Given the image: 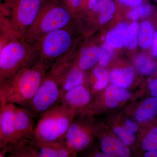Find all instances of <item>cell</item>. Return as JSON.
<instances>
[{"label":"cell","instance_id":"cell-1","mask_svg":"<svg viewBox=\"0 0 157 157\" xmlns=\"http://www.w3.org/2000/svg\"><path fill=\"white\" fill-rule=\"evenodd\" d=\"M49 69L44 63L34 62L3 82L5 104L27 107Z\"/></svg>","mask_w":157,"mask_h":157},{"label":"cell","instance_id":"cell-2","mask_svg":"<svg viewBox=\"0 0 157 157\" xmlns=\"http://www.w3.org/2000/svg\"><path fill=\"white\" fill-rule=\"evenodd\" d=\"M72 113L71 109L60 103L43 113L38 117L33 139L40 142L64 141Z\"/></svg>","mask_w":157,"mask_h":157},{"label":"cell","instance_id":"cell-3","mask_svg":"<svg viewBox=\"0 0 157 157\" xmlns=\"http://www.w3.org/2000/svg\"><path fill=\"white\" fill-rule=\"evenodd\" d=\"M71 19V12L59 3L51 2L42 4L35 21L23 39L33 45L46 34L69 25Z\"/></svg>","mask_w":157,"mask_h":157},{"label":"cell","instance_id":"cell-4","mask_svg":"<svg viewBox=\"0 0 157 157\" xmlns=\"http://www.w3.org/2000/svg\"><path fill=\"white\" fill-rule=\"evenodd\" d=\"M65 58L56 62L45 74L36 94L27 108L36 117L59 104L60 81L66 65Z\"/></svg>","mask_w":157,"mask_h":157},{"label":"cell","instance_id":"cell-5","mask_svg":"<svg viewBox=\"0 0 157 157\" xmlns=\"http://www.w3.org/2000/svg\"><path fill=\"white\" fill-rule=\"evenodd\" d=\"M33 63V45L15 35L5 43L0 51V82L6 81Z\"/></svg>","mask_w":157,"mask_h":157},{"label":"cell","instance_id":"cell-6","mask_svg":"<svg viewBox=\"0 0 157 157\" xmlns=\"http://www.w3.org/2000/svg\"><path fill=\"white\" fill-rule=\"evenodd\" d=\"M68 26L46 34L33 45L34 63H44L50 68L57 61L64 57L73 40Z\"/></svg>","mask_w":157,"mask_h":157},{"label":"cell","instance_id":"cell-7","mask_svg":"<svg viewBox=\"0 0 157 157\" xmlns=\"http://www.w3.org/2000/svg\"><path fill=\"white\" fill-rule=\"evenodd\" d=\"M42 5V0H17L9 14V24L12 30L23 38Z\"/></svg>","mask_w":157,"mask_h":157},{"label":"cell","instance_id":"cell-8","mask_svg":"<svg viewBox=\"0 0 157 157\" xmlns=\"http://www.w3.org/2000/svg\"><path fill=\"white\" fill-rule=\"evenodd\" d=\"M16 105L6 103L0 110V127L2 137L7 148L18 142L15 124Z\"/></svg>","mask_w":157,"mask_h":157},{"label":"cell","instance_id":"cell-9","mask_svg":"<svg viewBox=\"0 0 157 157\" xmlns=\"http://www.w3.org/2000/svg\"><path fill=\"white\" fill-rule=\"evenodd\" d=\"M36 116L27 107L16 105L15 124L18 140L17 143L33 138L36 123Z\"/></svg>","mask_w":157,"mask_h":157},{"label":"cell","instance_id":"cell-10","mask_svg":"<svg viewBox=\"0 0 157 157\" xmlns=\"http://www.w3.org/2000/svg\"><path fill=\"white\" fill-rule=\"evenodd\" d=\"M30 141L34 157H67L70 156L72 151L64 141L40 142L33 138Z\"/></svg>","mask_w":157,"mask_h":157},{"label":"cell","instance_id":"cell-11","mask_svg":"<svg viewBox=\"0 0 157 157\" xmlns=\"http://www.w3.org/2000/svg\"><path fill=\"white\" fill-rule=\"evenodd\" d=\"M91 139L86 129L80 123H71L65 137V142L72 151H80L89 145Z\"/></svg>","mask_w":157,"mask_h":157},{"label":"cell","instance_id":"cell-12","mask_svg":"<svg viewBox=\"0 0 157 157\" xmlns=\"http://www.w3.org/2000/svg\"><path fill=\"white\" fill-rule=\"evenodd\" d=\"M91 100L89 91L83 85L74 88L61 96L59 103L70 109L82 108L87 106Z\"/></svg>","mask_w":157,"mask_h":157},{"label":"cell","instance_id":"cell-13","mask_svg":"<svg viewBox=\"0 0 157 157\" xmlns=\"http://www.w3.org/2000/svg\"><path fill=\"white\" fill-rule=\"evenodd\" d=\"M67 68L66 64L62 73L60 81L61 96L70 90L84 84L85 81L84 71L77 67L70 69Z\"/></svg>","mask_w":157,"mask_h":157},{"label":"cell","instance_id":"cell-14","mask_svg":"<svg viewBox=\"0 0 157 157\" xmlns=\"http://www.w3.org/2000/svg\"><path fill=\"white\" fill-rule=\"evenodd\" d=\"M102 48L97 46H86L82 48L77 61L78 68L83 71L89 70L99 62L102 56Z\"/></svg>","mask_w":157,"mask_h":157},{"label":"cell","instance_id":"cell-15","mask_svg":"<svg viewBox=\"0 0 157 157\" xmlns=\"http://www.w3.org/2000/svg\"><path fill=\"white\" fill-rule=\"evenodd\" d=\"M101 148L102 151L110 157L130 156V151L126 145L113 137H104L101 141Z\"/></svg>","mask_w":157,"mask_h":157},{"label":"cell","instance_id":"cell-16","mask_svg":"<svg viewBox=\"0 0 157 157\" xmlns=\"http://www.w3.org/2000/svg\"><path fill=\"white\" fill-rule=\"evenodd\" d=\"M134 78V70L132 67L113 69L109 75L112 84L125 89L131 85Z\"/></svg>","mask_w":157,"mask_h":157},{"label":"cell","instance_id":"cell-17","mask_svg":"<svg viewBox=\"0 0 157 157\" xmlns=\"http://www.w3.org/2000/svg\"><path fill=\"white\" fill-rule=\"evenodd\" d=\"M130 94L125 88L112 85L107 88L105 93V104L108 108H115L119 103L127 101Z\"/></svg>","mask_w":157,"mask_h":157},{"label":"cell","instance_id":"cell-18","mask_svg":"<svg viewBox=\"0 0 157 157\" xmlns=\"http://www.w3.org/2000/svg\"><path fill=\"white\" fill-rule=\"evenodd\" d=\"M157 114V98L153 97L145 100L137 109L135 118L138 121L151 120Z\"/></svg>","mask_w":157,"mask_h":157},{"label":"cell","instance_id":"cell-19","mask_svg":"<svg viewBox=\"0 0 157 157\" xmlns=\"http://www.w3.org/2000/svg\"><path fill=\"white\" fill-rule=\"evenodd\" d=\"M127 23L118 24L114 28L109 31L106 35V43L114 48H121L124 46L125 34L128 27Z\"/></svg>","mask_w":157,"mask_h":157},{"label":"cell","instance_id":"cell-20","mask_svg":"<svg viewBox=\"0 0 157 157\" xmlns=\"http://www.w3.org/2000/svg\"><path fill=\"white\" fill-rule=\"evenodd\" d=\"M93 10L99 13V22L104 25L112 19L115 13L116 6L113 0H100Z\"/></svg>","mask_w":157,"mask_h":157},{"label":"cell","instance_id":"cell-21","mask_svg":"<svg viewBox=\"0 0 157 157\" xmlns=\"http://www.w3.org/2000/svg\"><path fill=\"white\" fill-rule=\"evenodd\" d=\"M155 33V28L151 21L145 20L140 25L138 45L143 49L151 47Z\"/></svg>","mask_w":157,"mask_h":157},{"label":"cell","instance_id":"cell-22","mask_svg":"<svg viewBox=\"0 0 157 157\" xmlns=\"http://www.w3.org/2000/svg\"><path fill=\"white\" fill-rule=\"evenodd\" d=\"M140 27V25L136 21H134L130 25H128L124 41V46L128 49L133 50L138 45V36Z\"/></svg>","mask_w":157,"mask_h":157},{"label":"cell","instance_id":"cell-23","mask_svg":"<svg viewBox=\"0 0 157 157\" xmlns=\"http://www.w3.org/2000/svg\"><path fill=\"white\" fill-rule=\"evenodd\" d=\"M135 64L138 71L142 75H150L155 70V63L144 54L137 56Z\"/></svg>","mask_w":157,"mask_h":157},{"label":"cell","instance_id":"cell-24","mask_svg":"<svg viewBox=\"0 0 157 157\" xmlns=\"http://www.w3.org/2000/svg\"><path fill=\"white\" fill-rule=\"evenodd\" d=\"M153 8L150 5H141L134 7L129 11L128 14V17L131 20L136 21L140 18L148 17L151 14Z\"/></svg>","mask_w":157,"mask_h":157},{"label":"cell","instance_id":"cell-25","mask_svg":"<svg viewBox=\"0 0 157 157\" xmlns=\"http://www.w3.org/2000/svg\"><path fill=\"white\" fill-rule=\"evenodd\" d=\"M93 73L96 78V82L94 86L95 89H103L107 85L109 81V75L108 72L103 68H96L94 70Z\"/></svg>","mask_w":157,"mask_h":157},{"label":"cell","instance_id":"cell-26","mask_svg":"<svg viewBox=\"0 0 157 157\" xmlns=\"http://www.w3.org/2000/svg\"><path fill=\"white\" fill-rule=\"evenodd\" d=\"M142 147L147 151L157 149V128L151 129L147 134L142 142Z\"/></svg>","mask_w":157,"mask_h":157},{"label":"cell","instance_id":"cell-27","mask_svg":"<svg viewBox=\"0 0 157 157\" xmlns=\"http://www.w3.org/2000/svg\"><path fill=\"white\" fill-rule=\"evenodd\" d=\"M113 131L125 145H131L135 141V134L129 131L124 127H116Z\"/></svg>","mask_w":157,"mask_h":157},{"label":"cell","instance_id":"cell-28","mask_svg":"<svg viewBox=\"0 0 157 157\" xmlns=\"http://www.w3.org/2000/svg\"><path fill=\"white\" fill-rule=\"evenodd\" d=\"M102 54L99 64L101 66L107 65L114 52V48L105 42L102 46Z\"/></svg>","mask_w":157,"mask_h":157},{"label":"cell","instance_id":"cell-29","mask_svg":"<svg viewBox=\"0 0 157 157\" xmlns=\"http://www.w3.org/2000/svg\"><path fill=\"white\" fill-rule=\"evenodd\" d=\"M118 1L122 5L134 8L142 5L143 0H118Z\"/></svg>","mask_w":157,"mask_h":157},{"label":"cell","instance_id":"cell-30","mask_svg":"<svg viewBox=\"0 0 157 157\" xmlns=\"http://www.w3.org/2000/svg\"><path fill=\"white\" fill-rule=\"evenodd\" d=\"M124 127L134 134H135L137 132V129H138V127H137V124L135 123L134 122L130 120H128L126 121Z\"/></svg>","mask_w":157,"mask_h":157},{"label":"cell","instance_id":"cell-31","mask_svg":"<svg viewBox=\"0 0 157 157\" xmlns=\"http://www.w3.org/2000/svg\"><path fill=\"white\" fill-rule=\"evenodd\" d=\"M152 55L155 57H157V32H155L154 37L151 46Z\"/></svg>","mask_w":157,"mask_h":157},{"label":"cell","instance_id":"cell-32","mask_svg":"<svg viewBox=\"0 0 157 157\" xmlns=\"http://www.w3.org/2000/svg\"><path fill=\"white\" fill-rule=\"evenodd\" d=\"M5 104L2 82H0V108Z\"/></svg>","mask_w":157,"mask_h":157},{"label":"cell","instance_id":"cell-33","mask_svg":"<svg viewBox=\"0 0 157 157\" xmlns=\"http://www.w3.org/2000/svg\"><path fill=\"white\" fill-rule=\"evenodd\" d=\"M70 6L74 9L79 8L81 6L82 0H67Z\"/></svg>","mask_w":157,"mask_h":157},{"label":"cell","instance_id":"cell-34","mask_svg":"<svg viewBox=\"0 0 157 157\" xmlns=\"http://www.w3.org/2000/svg\"><path fill=\"white\" fill-rule=\"evenodd\" d=\"M14 35H15V34L13 33L10 35L9 36V35H8L6 38L5 36H4L2 38L0 39V51H1V49H2V48L3 45H5V43H6L8 40L11 39V38L14 36Z\"/></svg>","mask_w":157,"mask_h":157},{"label":"cell","instance_id":"cell-35","mask_svg":"<svg viewBox=\"0 0 157 157\" xmlns=\"http://www.w3.org/2000/svg\"><path fill=\"white\" fill-rule=\"evenodd\" d=\"M1 108H0V110H1ZM7 147L3 140L2 132H1V127H0V150L3 151L6 153L7 152Z\"/></svg>","mask_w":157,"mask_h":157},{"label":"cell","instance_id":"cell-36","mask_svg":"<svg viewBox=\"0 0 157 157\" xmlns=\"http://www.w3.org/2000/svg\"><path fill=\"white\" fill-rule=\"evenodd\" d=\"M100 0H88V8L90 9H93L97 5Z\"/></svg>","mask_w":157,"mask_h":157},{"label":"cell","instance_id":"cell-37","mask_svg":"<svg viewBox=\"0 0 157 157\" xmlns=\"http://www.w3.org/2000/svg\"><path fill=\"white\" fill-rule=\"evenodd\" d=\"M149 88L151 91L157 90V78L150 82L149 84Z\"/></svg>","mask_w":157,"mask_h":157},{"label":"cell","instance_id":"cell-38","mask_svg":"<svg viewBox=\"0 0 157 157\" xmlns=\"http://www.w3.org/2000/svg\"><path fill=\"white\" fill-rule=\"evenodd\" d=\"M146 157H157V149L151 151H147L144 155Z\"/></svg>","mask_w":157,"mask_h":157},{"label":"cell","instance_id":"cell-39","mask_svg":"<svg viewBox=\"0 0 157 157\" xmlns=\"http://www.w3.org/2000/svg\"><path fill=\"white\" fill-rule=\"evenodd\" d=\"M95 157H109L110 156L109 155H107V154L105 153H99L97 154L96 155Z\"/></svg>","mask_w":157,"mask_h":157},{"label":"cell","instance_id":"cell-40","mask_svg":"<svg viewBox=\"0 0 157 157\" xmlns=\"http://www.w3.org/2000/svg\"><path fill=\"white\" fill-rule=\"evenodd\" d=\"M151 94L153 97H156L157 98V90H151Z\"/></svg>","mask_w":157,"mask_h":157},{"label":"cell","instance_id":"cell-41","mask_svg":"<svg viewBox=\"0 0 157 157\" xmlns=\"http://www.w3.org/2000/svg\"><path fill=\"white\" fill-rule=\"evenodd\" d=\"M6 154V152L0 150V157H5Z\"/></svg>","mask_w":157,"mask_h":157},{"label":"cell","instance_id":"cell-42","mask_svg":"<svg viewBox=\"0 0 157 157\" xmlns=\"http://www.w3.org/2000/svg\"><path fill=\"white\" fill-rule=\"evenodd\" d=\"M155 1V2H157V0H154Z\"/></svg>","mask_w":157,"mask_h":157}]
</instances>
